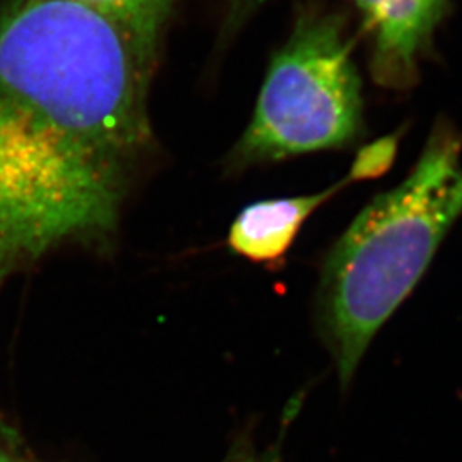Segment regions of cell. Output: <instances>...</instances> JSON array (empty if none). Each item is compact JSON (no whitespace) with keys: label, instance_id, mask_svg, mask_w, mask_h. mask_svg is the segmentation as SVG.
<instances>
[{"label":"cell","instance_id":"obj_7","mask_svg":"<svg viewBox=\"0 0 462 462\" xmlns=\"http://www.w3.org/2000/svg\"><path fill=\"white\" fill-rule=\"evenodd\" d=\"M397 134L382 137L374 144H368L360 149L356 160L349 168V173L355 177V180H366V179H377L383 175L396 160Z\"/></svg>","mask_w":462,"mask_h":462},{"label":"cell","instance_id":"obj_6","mask_svg":"<svg viewBox=\"0 0 462 462\" xmlns=\"http://www.w3.org/2000/svg\"><path fill=\"white\" fill-rule=\"evenodd\" d=\"M112 19L148 55H158L160 38L177 0H74Z\"/></svg>","mask_w":462,"mask_h":462},{"label":"cell","instance_id":"obj_5","mask_svg":"<svg viewBox=\"0 0 462 462\" xmlns=\"http://www.w3.org/2000/svg\"><path fill=\"white\" fill-rule=\"evenodd\" d=\"M356 182L346 177L329 189L295 198L267 199L248 204L231 223L228 247L254 264L276 265L295 244L298 233L315 211Z\"/></svg>","mask_w":462,"mask_h":462},{"label":"cell","instance_id":"obj_4","mask_svg":"<svg viewBox=\"0 0 462 462\" xmlns=\"http://www.w3.org/2000/svg\"><path fill=\"white\" fill-rule=\"evenodd\" d=\"M374 38L370 70L387 89H410L418 81V62L447 0H355Z\"/></svg>","mask_w":462,"mask_h":462},{"label":"cell","instance_id":"obj_8","mask_svg":"<svg viewBox=\"0 0 462 462\" xmlns=\"http://www.w3.org/2000/svg\"><path fill=\"white\" fill-rule=\"evenodd\" d=\"M0 462H38L21 450L11 435L0 425Z\"/></svg>","mask_w":462,"mask_h":462},{"label":"cell","instance_id":"obj_1","mask_svg":"<svg viewBox=\"0 0 462 462\" xmlns=\"http://www.w3.org/2000/svg\"><path fill=\"white\" fill-rule=\"evenodd\" d=\"M156 59L74 0L0 14V290L67 245H108L152 148Z\"/></svg>","mask_w":462,"mask_h":462},{"label":"cell","instance_id":"obj_3","mask_svg":"<svg viewBox=\"0 0 462 462\" xmlns=\"http://www.w3.org/2000/svg\"><path fill=\"white\" fill-rule=\"evenodd\" d=\"M362 134V81L341 24L334 17L307 16L273 59L228 165L244 170L347 148Z\"/></svg>","mask_w":462,"mask_h":462},{"label":"cell","instance_id":"obj_2","mask_svg":"<svg viewBox=\"0 0 462 462\" xmlns=\"http://www.w3.org/2000/svg\"><path fill=\"white\" fill-rule=\"evenodd\" d=\"M462 134L439 118L402 182L372 199L330 248L319 324L343 389L462 215Z\"/></svg>","mask_w":462,"mask_h":462},{"label":"cell","instance_id":"obj_9","mask_svg":"<svg viewBox=\"0 0 462 462\" xmlns=\"http://www.w3.org/2000/svg\"><path fill=\"white\" fill-rule=\"evenodd\" d=\"M261 0H233V9L235 13L240 11H250L254 5H257Z\"/></svg>","mask_w":462,"mask_h":462}]
</instances>
